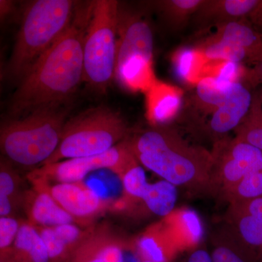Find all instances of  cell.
Here are the masks:
<instances>
[{"label": "cell", "instance_id": "obj_1", "mask_svg": "<svg viewBox=\"0 0 262 262\" xmlns=\"http://www.w3.org/2000/svg\"><path fill=\"white\" fill-rule=\"evenodd\" d=\"M94 3H76L70 27L19 82L10 98V119L66 106L75 94L84 80V40Z\"/></svg>", "mask_w": 262, "mask_h": 262}, {"label": "cell", "instance_id": "obj_2", "mask_svg": "<svg viewBox=\"0 0 262 262\" xmlns=\"http://www.w3.org/2000/svg\"><path fill=\"white\" fill-rule=\"evenodd\" d=\"M136 160L176 187L212 190V153L189 144L177 131L155 126L127 141Z\"/></svg>", "mask_w": 262, "mask_h": 262}, {"label": "cell", "instance_id": "obj_3", "mask_svg": "<svg viewBox=\"0 0 262 262\" xmlns=\"http://www.w3.org/2000/svg\"><path fill=\"white\" fill-rule=\"evenodd\" d=\"M77 2L36 0L24 11L5 75L20 82L72 24Z\"/></svg>", "mask_w": 262, "mask_h": 262}, {"label": "cell", "instance_id": "obj_4", "mask_svg": "<svg viewBox=\"0 0 262 262\" xmlns=\"http://www.w3.org/2000/svg\"><path fill=\"white\" fill-rule=\"evenodd\" d=\"M69 111L48 108L2 124L0 146L4 158L24 167L41 166L61 142Z\"/></svg>", "mask_w": 262, "mask_h": 262}, {"label": "cell", "instance_id": "obj_5", "mask_svg": "<svg viewBox=\"0 0 262 262\" xmlns=\"http://www.w3.org/2000/svg\"><path fill=\"white\" fill-rule=\"evenodd\" d=\"M127 132L120 114L103 106L91 108L66 122L59 146L42 165L103 154L121 143Z\"/></svg>", "mask_w": 262, "mask_h": 262}, {"label": "cell", "instance_id": "obj_6", "mask_svg": "<svg viewBox=\"0 0 262 262\" xmlns=\"http://www.w3.org/2000/svg\"><path fill=\"white\" fill-rule=\"evenodd\" d=\"M119 13L118 1H94L84 37L83 80L101 92L115 77Z\"/></svg>", "mask_w": 262, "mask_h": 262}, {"label": "cell", "instance_id": "obj_7", "mask_svg": "<svg viewBox=\"0 0 262 262\" xmlns=\"http://www.w3.org/2000/svg\"><path fill=\"white\" fill-rule=\"evenodd\" d=\"M138 163L127 141H122L113 149L94 156L71 158L33 170L29 177L48 183L80 182L90 173L101 169H110L122 177L127 169Z\"/></svg>", "mask_w": 262, "mask_h": 262}, {"label": "cell", "instance_id": "obj_8", "mask_svg": "<svg viewBox=\"0 0 262 262\" xmlns=\"http://www.w3.org/2000/svg\"><path fill=\"white\" fill-rule=\"evenodd\" d=\"M211 153L212 190L225 192L248 174L262 170L261 150L236 137L220 141Z\"/></svg>", "mask_w": 262, "mask_h": 262}, {"label": "cell", "instance_id": "obj_9", "mask_svg": "<svg viewBox=\"0 0 262 262\" xmlns=\"http://www.w3.org/2000/svg\"><path fill=\"white\" fill-rule=\"evenodd\" d=\"M153 51L154 39L149 24L140 15L125 13L120 8L116 72L131 58H143L153 62Z\"/></svg>", "mask_w": 262, "mask_h": 262}, {"label": "cell", "instance_id": "obj_10", "mask_svg": "<svg viewBox=\"0 0 262 262\" xmlns=\"http://www.w3.org/2000/svg\"><path fill=\"white\" fill-rule=\"evenodd\" d=\"M32 182H37L46 190L76 220L90 219L102 211L106 201L98 192L83 182L57 183L51 185L41 179L29 177Z\"/></svg>", "mask_w": 262, "mask_h": 262}, {"label": "cell", "instance_id": "obj_11", "mask_svg": "<svg viewBox=\"0 0 262 262\" xmlns=\"http://www.w3.org/2000/svg\"><path fill=\"white\" fill-rule=\"evenodd\" d=\"M196 20L217 24L246 20L262 23V0H205L196 13Z\"/></svg>", "mask_w": 262, "mask_h": 262}, {"label": "cell", "instance_id": "obj_12", "mask_svg": "<svg viewBox=\"0 0 262 262\" xmlns=\"http://www.w3.org/2000/svg\"><path fill=\"white\" fill-rule=\"evenodd\" d=\"M252 99L251 91L243 82L229 84L225 102L211 115L212 132L220 135L235 130L249 111Z\"/></svg>", "mask_w": 262, "mask_h": 262}, {"label": "cell", "instance_id": "obj_13", "mask_svg": "<svg viewBox=\"0 0 262 262\" xmlns=\"http://www.w3.org/2000/svg\"><path fill=\"white\" fill-rule=\"evenodd\" d=\"M184 91L180 88L157 80L146 92V115L154 126L172 121L182 108Z\"/></svg>", "mask_w": 262, "mask_h": 262}, {"label": "cell", "instance_id": "obj_14", "mask_svg": "<svg viewBox=\"0 0 262 262\" xmlns=\"http://www.w3.org/2000/svg\"><path fill=\"white\" fill-rule=\"evenodd\" d=\"M32 184L34 189L25 196L30 224L38 227H51L75 223V219L55 201L46 188L39 183Z\"/></svg>", "mask_w": 262, "mask_h": 262}, {"label": "cell", "instance_id": "obj_15", "mask_svg": "<svg viewBox=\"0 0 262 262\" xmlns=\"http://www.w3.org/2000/svg\"><path fill=\"white\" fill-rule=\"evenodd\" d=\"M67 262H125L120 241L108 231L89 232Z\"/></svg>", "mask_w": 262, "mask_h": 262}, {"label": "cell", "instance_id": "obj_16", "mask_svg": "<svg viewBox=\"0 0 262 262\" xmlns=\"http://www.w3.org/2000/svg\"><path fill=\"white\" fill-rule=\"evenodd\" d=\"M37 229L47 248L50 262H67L89 234L75 223Z\"/></svg>", "mask_w": 262, "mask_h": 262}, {"label": "cell", "instance_id": "obj_17", "mask_svg": "<svg viewBox=\"0 0 262 262\" xmlns=\"http://www.w3.org/2000/svg\"><path fill=\"white\" fill-rule=\"evenodd\" d=\"M13 262H50L47 248L38 232L30 223L20 224L15 242L9 249L1 251Z\"/></svg>", "mask_w": 262, "mask_h": 262}, {"label": "cell", "instance_id": "obj_18", "mask_svg": "<svg viewBox=\"0 0 262 262\" xmlns=\"http://www.w3.org/2000/svg\"><path fill=\"white\" fill-rule=\"evenodd\" d=\"M246 20H232L217 24L213 37L238 45L244 48L250 61H258L262 58V38Z\"/></svg>", "mask_w": 262, "mask_h": 262}, {"label": "cell", "instance_id": "obj_19", "mask_svg": "<svg viewBox=\"0 0 262 262\" xmlns=\"http://www.w3.org/2000/svg\"><path fill=\"white\" fill-rule=\"evenodd\" d=\"M208 59L201 48H183L172 56L174 72L183 83L194 88L203 79Z\"/></svg>", "mask_w": 262, "mask_h": 262}, {"label": "cell", "instance_id": "obj_20", "mask_svg": "<svg viewBox=\"0 0 262 262\" xmlns=\"http://www.w3.org/2000/svg\"><path fill=\"white\" fill-rule=\"evenodd\" d=\"M231 222L243 244L257 253L262 262V221L237 205H231Z\"/></svg>", "mask_w": 262, "mask_h": 262}, {"label": "cell", "instance_id": "obj_21", "mask_svg": "<svg viewBox=\"0 0 262 262\" xmlns=\"http://www.w3.org/2000/svg\"><path fill=\"white\" fill-rule=\"evenodd\" d=\"M168 229L177 246H191L201 241L203 229L194 212L185 210L168 219Z\"/></svg>", "mask_w": 262, "mask_h": 262}, {"label": "cell", "instance_id": "obj_22", "mask_svg": "<svg viewBox=\"0 0 262 262\" xmlns=\"http://www.w3.org/2000/svg\"><path fill=\"white\" fill-rule=\"evenodd\" d=\"M211 78L203 79L194 89V106L204 115H211L227 99L229 84Z\"/></svg>", "mask_w": 262, "mask_h": 262}, {"label": "cell", "instance_id": "obj_23", "mask_svg": "<svg viewBox=\"0 0 262 262\" xmlns=\"http://www.w3.org/2000/svg\"><path fill=\"white\" fill-rule=\"evenodd\" d=\"M178 198V191L175 185L165 180L149 184L144 201L151 213L160 216H167L173 211Z\"/></svg>", "mask_w": 262, "mask_h": 262}, {"label": "cell", "instance_id": "obj_24", "mask_svg": "<svg viewBox=\"0 0 262 262\" xmlns=\"http://www.w3.org/2000/svg\"><path fill=\"white\" fill-rule=\"evenodd\" d=\"M234 130L237 139L262 151V90L253 95L249 111Z\"/></svg>", "mask_w": 262, "mask_h": 262}, {"label": "cell", "instance_id": "obj_25", "mask_svg": "<svg viewBox=\"0 0 262 262\" xmlns=\"http://www.w3.org/2000/svg\"><path fill=\"white\" fill-rule=\"evenodd\" d=\"M213 262H261L257 253L237 238L220 239L211 253Z\"/></svg>", "mask_w": 262, "mask_h": 262}, {"label": "cell", "instance_id": "obj_26", "mask_svg": "<svg viewBox=\"0 0 262 262\" xmlns=\"http://www.w3.org/2000/svg\"><path fill=\"white\" fill-rule=\"evenodd\" d=\"M210 60H225L242 63L250 61L248 53L238 45L211 36L198 45Z\"/></svg>", "mask_w": 262, "mask_h": 262}, {"label": "cell", "instance_id": "obj_27", "mask_svg": "<svg viewBox=\"0 0 262 262\" xmlns=\"http://www.w3.org/2000/svg\"><path fill=\"white\" fill-rule=\"evenodd\" d=\"M205 0H163L154 5L173 27H181L191 15H195Z\"/></svg>", "mask_w": 262, "mask_h": 262}, {"label": "cell", "instance_id": "obj_28", "mask_svg": "<svg viewBox=\"0 0 262 262\" xmlns=\"http://www.w3.org/2000/svg\"><path fill=\"white\" fill-rule=\"evenodd\" d=\"M248 71L242 63L225 61L209 60L207 63L203 79L211 78L222 83L242 82L243 79H248Z\"/></svg>", "mask_w": 262, "mask_h": 262}, {"label": "cell", "instance_id": "obj_29", "mask_svg": "<svg viewBox=\"0 0 262 262\" xmlns=\"http://www.w3.org/2000/svg\"><path fill=\"white\" fill-rule=\"evenodd\" d=\"M223 195L231 204L262 198V170L248 174Z\"/></svg>", "mask_w": 262, "mask_h": 262}, {"label": "cell", "instance_id": "obj_30", "mask_svg": "<svg viewBox=\"0 0 262 262\" xmlns=\"http://www.w3.org/2000/svg\"><path fill=\"white\" fill-rule=\"evenodd\" d=\"M124 190L132 198L142 200L149 183L145 171L138 163L127 169L121 177Z\"/></svg>", "mask_w": 262, "mask_h": 262}, {"label": "cell", "instance_id": "obj_31", "mask_svg": "<svg viewBox=\"0 0 262 262\" xmlns=\"http://www.w3.org/2000/svg\"><path fill=\"white\" fill-rule=\"evenodd\" d=\"M0 166V194L10 198L15 204L18 198L20 179L12 168L11 163L6 158H1Z\"/></svg>", "mask_w": 262, "mask_h": 262}, {"label": "cell", "instance_id": "obj_32", "mask_svg": "<svg viewBox=\"0 0 262 262\" xmlns=\"http://www.w3.org/2000/svg\"><path fill=\"white\" fill-rule=\"evenodd\" d=\"M20 224L11 216L0 217V248L6 251L13 246L20 229Z\"/></svg>", "mask_w": 262, "mask_h": 262}, {"label": "cell", "instance_id": "obj_33", "mask_svg": "<svg viewBox=\"0 0 262 262\" xmlns=\"http://www.w3.org/2000/svg\"><path fill=\"white\" fill-rule=\"evenodd\" d=\"M231 205H237V206L241 207L262 221V198L244 202V203H234V204Z\"/></svg>", "mask_w": 262, "mask_h": 262}, {"label": "cell", "instance_id": "obj_34", "mask_svg": "<svg viewBox=\"0 0 262 262\" xmlns=\"http://www.w3.org/2000/svg\"><path fill=\"white\" fill-rule=\"evenodd\" d=\"M15 204L10 198L0 194V215L1 217L10 216Z\"/></svg>", "mask_w": 262, "mask_h": 262}, {"label": "cell", "instance_id": "obj_35", "mask_svg": "<svg viewBox=\"0 0 262 262\" xmlns=\"http://www.w3.org/2000/svg\"><path fill=\"white\" fill-rule=\"evenodd\" d=\"M248 80L253 84H262V58L253 70L248 71Z\"/></svg>", "mask_w": 262, "mask_h": 262}, {"label": "cell", "instance_id": "obj_36", "mask_svg": "<svg viewBox=\"0 0 262 262\" xmlns=\"http://www.w3.org/2000/svg\"><path fill=\"white\" fill-rule=\"evenodd\" d=\"M187 262H213L211 255L206 250L198 249L191 253Z\"/></svg>", "mask_w": 262, "mask_h": 262}, {"label": "cell", "instance_id": "obj_37", "mask_svg": "<svg viewBox=\"0 0 262 262\" xmlns=\"http://www.w3.org/2000/svg\"><path fill=\"white\" fill-rule=\"evenodd\" d=\"M12 3L8 1H1V15H6L7 13H9L11 9Z\"/></svg>", "mask_w": 262, "mask_h": 262}, {"label": "cell", "instance_id": "obj_38", "mask_svg": "<svg viewBox=\"0 0 262 262\" xmlns=\"http://www.w3.org/2000/svg\"><path fill=\"white\" fill-rule=\"evenodd\" d=\"M144 262H157V261H149V260H145Z\"/></svg>", "mask_w": 262, "mask_h": 262}, {"label": "cell", "instance_id": "obj_39", "mask_svg": "<svg viewBox=\"0 0 262 262\" xmlns=\"http://www.w3.org/2000/svg\"><path fill=\"white\" fill-rule=\"evenodd\" d=\"M261 32L260 33V34H261V38H262V23L261 24Z\"/></svg>", "mask_w": 262, "mask_h": 262}]
</instances>
